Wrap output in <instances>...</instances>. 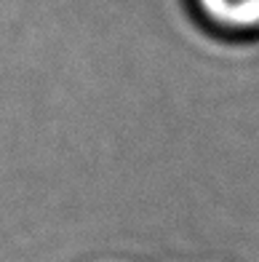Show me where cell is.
I'll use <instances>...</instances> for the list:
<instances>
[{"mask_svg": "<svg viewBox=\"0 0 259 262\" xmlns=\"http://www.w3.org/2000/svg\"><path fill=\"white\" fill-rule=\"evenodd\" d=\"M208 27L225 35H254L259 32V0H193Z\"/></svg>", "mask_w": 259, "mask_h": 262, "instance_id": "obj_1", "label": "cell"}, {"mask_svg": "<svg viewBox=\"0 0 259 262\" xmlns=\"http://www.w3.org/2000/svg\"><path fill=\"white\" fill-rule=\"evenodd\" d=\"M251 158H256V152H254V156H251ZM251 158H246V161L241 163V169H238V174H241V171L246 169V166H249V163H251ZM238 174H235V180H238ZM235 180H232V182L227 185V190H230V187L235 185ZM225 201H227V193H225V195H222V201H219V206H222V204H225ZM219 206H217V211H219ZM217 211H214V214H217ZM214 214H211V220H214ZM211 220H208V222H211ZM206 228H208V225H206ZM203 233H206V230H203ZM203 233H201V235H203ZM198 241H201V238H198ZM198 241H195V244H198ZM190 252H193V249H190ZM182 262H184V259H182Z\"/></svg>", "mask_w": 259, "mask_h": 262, "instance_id": "obj_2", "label": "cell"}]
</instances>
